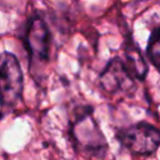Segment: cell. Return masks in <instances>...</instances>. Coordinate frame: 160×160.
Segmentation results:
<instances>
[{
	"label": "cell",
	"instance_id": "obj_1",
	"mask_svg": "<svg viewBox=\"0 0 160 160\" xmlns=\"http://www.w3.org/2000/svg\"><path fill=\"white\" fill-rule=\"evenodd\" d=\"M24 75L18 58L8 51L0 54V104L14 108L21 99Z\"/></svg>",
	"mask_w": 160,
	"mask_h": 160
},
{
	"label": "cell",
	"instance_id": "obj_2",
	"mask_svg": "<svg viewBox=\"0 0 160 160\" xmlns=\"http://www.w3.org/2000/svg\"><path fill=\"white\" fill-rule=\"evenodd\" d=\"M119 142L138 155H151L160 146V130L149 122H136L116 132Z\"/></svg>",
	"mask_w": 160,
	"mask_h": 160
},
{
	"label": "cell",
	"instance_id": "obj_3",
	"mask_svg": "<svg viewBox=\"0 0 160 160\" xmlns=\"http://www.w3.org/2000/svg\"><path fill=\"white\" fill-rule=\"evenodd\" d=\"M51 34L45 20L35 15L28 24L25 32V48L30 60L35 62H45L50 54Z\"/></svg>",
	"mask_w": 160,
	"mask_h": 160
},
{
	"label": "cell",
	"instance_id": "obj_4",
	"mask_svg": "<svg viewBox=\"0 0 160 160\" xmlns=\"http://www.w3.org/2000/svg\"><path fill=\"white\" fill-rule=\"evenodd\" d=\"M135 78L126 68L122 58H112L100 75V85L109 94L125 92L134 88Z\"/></svg>",
	"mask_w": 160,
	"mask_h": 160
},
{
	"label": "cell",
	"instance_id": "obj_5",
	"mask_svg": "<svg viewBox=\"0 0 160 160\" xmlns=\"http://www.w3.org/2000/svg\"><path fill=\"white\" fill-rule=\"evenodd\" d=\"M72 134L76 142L85 150L96 151L106 149L105 139L98 124L91 118V110L82 111L81 115L76 118L72 126Z\"/></svg>",
	"mask_w": 160,
	"mask_h": 160
},
{
	"label": "cell",
	"instance_id": "obj_6",
	"mask_svg": "<svg viewBox=\"0 0 160 160\" xmlns=\"http://www.w3.org/2000/svg\"><path fill=\"white\" fill-rule=\"evenodd\" d=\"M126 68L132 74L135 80H144L148 74V64L140 51V49L136 45L126 46L124 58H122Z\"/></svg>",
	"mask_w": 160,
	"mask_h": 160
},
{
	"label": "cell",
	"instance_id": "obj_7",
	"mask_svg": "<svg viewBox=\"0 0 160 160\" xmlns=\"http://www.w3.org/2000/svg\"><path fill=\"white\" fill-rule=\"evenodd\" d=\"M146 56L149 61L155 66V69L160 72V28L152 30L148 46H146Z\"/></svg>",
	"mask_w": 160,
	"mask_h": 160
},
{
	"label": "cell",
	"instance_id": "obj_8",
	"mask_svg": "<svg viewBox=\"0 0 160 160\" xmlns=\"http://www.w3.org/2000/svg\"><path fill=\"white\" fill-rule=\"evenodd\" d=\"M1 116H2V114H1V112H0V119H1Z\"/></svg>",
	"mask_w": 160,
	"mask_h": 160
}]
</instances>
